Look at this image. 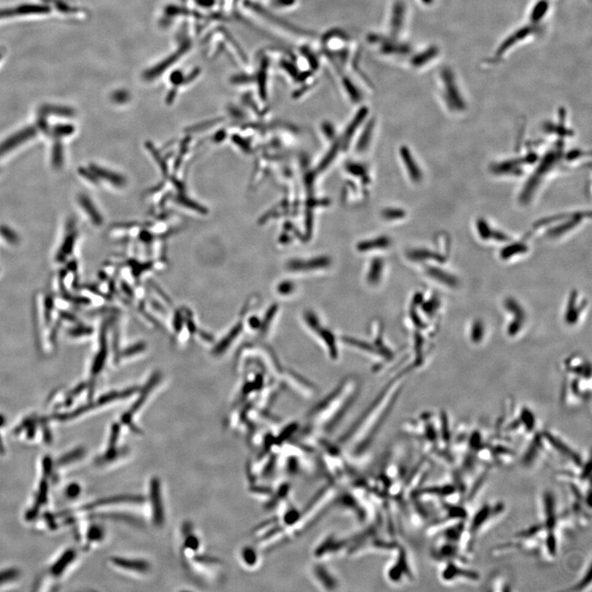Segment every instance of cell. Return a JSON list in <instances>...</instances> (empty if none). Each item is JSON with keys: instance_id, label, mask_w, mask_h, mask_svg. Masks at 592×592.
Returning <instances> with one entry per match:
<instances>
[{"instance_id": "6da1fadb", "label": "cell", "mask_w": 592, "mask_h": 592, "mask_svg": "<svg viewBox=\"0 0 592 592\" xmlns=\"http://www.w3.org/2000/svg\"><path fill=\"white\" fill-rule=\"evenodd\" d=\"M439 80L443 96L448 107L454 110H462L466 107L464 98L460 91L459 85L454 71L450 67H443L439 72Z\"/></svg>"}, {"instance_id": "7a4b0ae2", "label": "cell", "mask_w": 592, "mask_h": 592, "mask_svg": "<svg viewBox=\"0 0 592 592\" xmlns=\"http://www.w3.org/2000/svg\"><path fill=\"white\" fill-rule=\"evenodd\" d=\"M540 26H533L531 24L520 26L507 35L501 42L499 43L494 50V54L491 58L493 62L501 61L507 54L518 46V44L524 42L527 39L534 36L540 32Z\"/></svg>"}, {"instance_id": "3957f363", "label": "cell", "mask_w": 592, "mask_h": 592, "mask_svg": "<svg viewBox=\"0 0 592 592\" xmlns=\"http://www.w3.org/2000/svg\"><path fill=\"white\" fill-rule=\"evenodd\" d=\"M505 309L514 317V319L508 325V334L510 336H515L520 332L526 321V311L519 302L515 298H508L504 302Z\"/></svg>"}, {"instance_id": "277c9868", "label": "cell", "mask_w": 592, "mask_h": 592, "mask_svg": "<svg viewBox=\"0 0 592 592\" xmlns=\"http://www.w3.org/2000/svg\"><path fill=\"white\" fill-rule=\"evenodd\" d=\"M150 499L152 503L153 522L156 527H162L165 522V515L161 497V481L158 478H153L150 482Z\"/></svg>"}, {"instance_id": "5b68a950", "label": "cell", "mask_w": 592, "mask_h": 592, "mask_svg": "<svg viewBox=\"0 0 592 592\" xmlns=\"http://www.w3.org/2000/svg\"><path fill=\"white\" fill-rule=\"evenodd\" d=\"M36 133L37 131L35 128L30 126L23 128L13 135L10 136L9 138L0 143V156H3L11 150L14 149L17 146L26 141L30 140V138L36 135Z\"/></svg>"}, {"instance_id": "8992f818", "label": "cell", "mask_w": 592, "mask_h": 592, "mask_svg": "<svg viewBox=\"0 0 592 592\" xmlns=\"http://www.w3.org/2000/svg\"><path fill=\"white\" fill-rule=\"evenodd\" d=\"M144 497L142 495H133V494H125V495H116V496L107 497L104 499H98L97 501L91 504H86L82 509L83 510H91L99 507L110 505L117 504H142L144 502Z\"/></svg>"}, {"instance_id": "52a82bcc", "label": "cell", "mask_w": 592, "mask_h": 592, "mask_svg": "<svg viewBox=\"0 0 592 592\" xmlns=\"http://www.w3.org/2000/svg\"><path fill=\"white\" fill-rule=\"evenodd\" d=\"M543 436L546 438V439H547V442L552 446L553 448H555V450L561 453V455H563L564 457L570 460L572 462H574L576 466H582L583 462H582L580 456L576 452H574L573 449H571L569 446L567 445L566 443H564L560 438L555 437L550 432H545Z\"/></svg>"}, {"instance_id": "ba28073f", "label": "cell", "mask_w": 592, "mask_h": 592, "mask_svg": "<svg viewBox=\"0 0 592 592\" xmlns=\"http://www.w3.org/2000/svg\"><path fill=\"white\" fill-rule=\"evenodd\" d=\"M550 9V2L549 0H537L532 5L528 15V23L533 26H541Z\"/></svg>"}, {"instance_id": "9c48e42d", "label": "cell", "mask_w": 592, "mask_h": 592, "mask_svg": "<svg viewBox=\"0 0 592 592\" xmlns=\"http://www.w3.org/2000/svg\"><path fill=\"white\" fill-rule=\"evenodd\" d=\"M440 54V49L437 45H431L423 51L415 54L410 63L414 68H420L435 60Z\"/></svg>"}, {"instance_id": "30bf717a", "label": "cell", "mask_w": 592, "mask_h": 592, "mask_svg": "<svg viewBox=\"0 0 592 592\" xmlns=\"http://www.w3.org/2000/svg\"><path fill=\"white\" fill-rule=\"evenodd\" d=\"M406 6L403 1H396L392 10L391 16V30L392 35H397L401 29L403 27L405 19H406Z\"/></svg>"}, {"instance_id": "8fae6325", "label": "cell", "mask_w": 592, "mask_h": 592, "mask_svg": "<svg viewBox=\"0 0 592 592\" xmlns=\"http://www.w3.org/2000/svg\"><path fill=\"white\" fill-rule=\"evenodd\" d=\"M442 577L446 581H452L458 577L469 578L472 581L478 580L479 578V575L476 572L458 568L456 564L452 563H449L448 565H447L446 569L443 570Z\"/></svg>"}, {"instance_id": "7c38bea8", "label": "cell", "mask_w": 592, "mask_h": 592, "mask_svg": "<svg viewBox=\"0 0 592 592\" xmlns=\"http://www.w3.org/2000/svg\"><path fill=\"white\" fill-rule=\"evenodd\" d=\"M111 561L117 567L132 571L146 573L150 569V564L143 560H131L120 557H112Z\"/></svg>"}, {"instance_id": "4fadbf2b", "label": "cell", "mask_w": 592, "mask_h": 592, "mask_svg": "<svg viewBox=\"0 0 592 592\" xmlns=\"http://www.w3.org/2000/svg\"><path fill=\"white\" fill-rule=\"evenodd\" d=\"M578 300V296L576 292H572L570 295V298H569V303H568V307H567L566 311H565V314H564V318H565V322L569 325L576 324L578 321V318L580 317L581 312L583 311V307L579 305L578 307L577 304V302Z\"/></svg>"}, {"instance_id": "5bb4252c", "label": "cell", "mask_w": 592, "mask_h": 592, "mask_svg": "<svg viewBox=\"0 0 592 592\" xmlns=\"http://www.w3.org/2000/svg\"><path fill=\"white\" fill-rule=\"evenodd\" d=\"M328 259L326 258H317L308 261L295 260L289 264V268L293 271H306L307 269L324 268L328 265Z\"/></svg>"}, {"instance_id": "9a60e30c", "label": "cell", "mask_w": 592, "mask_h": 592, "mask_svg": "<svg viewBox=\"0 0 592 592\" xmlns=\"http://www.w3.org/2000/svg\"><path fill=\"white\" fill-rule=\"evenodd\" d=\"M545 509H546V527L550 532L555 527L556 524V517H555V499L551 493H546L544 497Z\"/></svg>"}, {"instance_id": "2e32d148", "label": "cell", "mask_w": 592, "mask_h": 592, "mask_svg": "<svg viewBox=\"0 0 592 592\" xmlns=\"http://www.w3.org/2000/svg\"><path fill=\"white\" fill-rule=\"evenodd\" d=\"M493 513L494 510L489 505L483 506L482 508L476 513L471 524V532H472V534L478 532L480 527H482L483 525L490 519Z\"/></svg>"}, {"instance_id": "e0dca14e", "label": "cell", "mask_w": 592, "mask_h": 592, "mask_svg": "<svg viewBox=\"0 0 592 592\" xmlns=\"http://www.w3.org/2000/svg\"><path fill=\"white\" fill-rule=\"evenodd\" d=\"M75 556H76V552H75L74 550H67L61 556L60 559L52 567V574L54 575V576H59V575H61L62 573L64 571V569L68 567V564H70L72 561H73Z\"/></svg>"}, {"instance_id": "ac0fdd59", "label": "cell", "mask_w": 592, "mask_h": 592, "mask_svg": "<svg viewBox=\"0 0 592 592\" xmlns=\"http://www.w3.org/2000/svg\"><path fill=\"white\" fill-rule=\"evenodd\" d=\"M381 51L386 54H400L405 55L410 52V47L408 44H401V43L387 41L381 47Z\"/></svg>"}, {"instance_id": "d6986e66", "label": "cell", "mask_w": 592, "mask_h": 592, "mask_svg": "<svg viewBox=\"0 0 592 592\" xmlns=\"http://www.w3.org/2000/svg\"><path fill=\"white\" fill-rule=\"evenodd\" d=\"M427 273L433 279L441 282L442 284L445 285L447 287H455L457 286L456 278H453L449 273H444L443 271L434 268H430L429 271H427Z\"/></svg>"}, {"instance_id": "ffe728a7", "label": "cell", "mask_w": 592, "mask_h": 592, "mask_svg": "<svg viewBox=\"0 0 592 592\" xmlns=\"http://www.w3.org/2000/svg\"><path fill=\"white\" fill-rule=\"evenodd\" d=\"M79 202L85 212H86V213L89 215V217H91V221L96 225L101 224V222H102L101 216L97 212L96 208L94 207L93 203H91V200L85 195H81L79 197Z\"/></svg>"}, {"instance_id": "44dd1931", "label": "cell", "mask_w": 592, "mask_h": 592, "mask_svg": "<svg viewBox=\"0 0 592 592\" xmlns=\"http://www.w3.org/2000/svg\"><path fill=\"white\" fill-rule=\"evenodd\" d=\"M389 244V239L386 238V237H380V238L373 239V240H366V241L361 242L357 248L361 252H366V251H370L371 250H374V249L387 248Z\"/></svg>"}, {"instance_id": "7402d4cb", "label": "cell", "mask_w": 592, "mask_h": 592, "mask_svg": "<svg viewBox=\"0 0 592 592\" xmlns=\"http://www.w3.org/2000/svg\"><path fill=\"white\" fill-rule=\"evenodd\" d=\"M401 155L403 159L404 163L406 165V168L408 170L409 174H410V177L413 180H419L420 179V173L419 171L417 166L415 162H414L412 156L410 155L408 150L406 148H402L401 150Z\"/></svg>"}, {"instance_id": "603a6c76", "label": "cell", "mask_w": 592, "mask_h": 592, "mask_svg": "<svg viewBox=\"0 0 592 592\" xmlns=\"http://www.w3.org/2000/svg\"><path fill=\"white\" fill-rule=\"evenodd\" d=\"M119 431H120V427H119V425L114 424L112 428V431H111V435H110L107 452H106L105 455V458L106 460L113 459V458H114L117 456L116 452H115V448H116L118 438L119 437Z\"/></svg>"}, {"instance_id": "cb8c5ba5", "label": "cell", "mask_w": 592, "mask_h": 592, "mask_svg": "<svg viewBox=\"0 0 592 592\" xmlns=\"http://www.w3.org/2000/svg\"><path fill=\"white\" fill-rule=\"evenodd\" d=\"M485 327L483 322L480 320L475 321L471 325V331H470V337H471V341L476 343V344L481 342L485 337Z\"/></svg>"}, {"instance_id": "d4e9b609", "label": "cell", "mask_w": 592, "mask_h": 592, "mask_svg": "<svg viewBox=\"0 0 592 592\" xmlns=\"http://www.w3.org/2000/svg\"><path fill=\"white\" fill-rule=\"evenodd\" d=\"M84 448H77L74 450L71 451V452L66 453L63 455V457H61L58 461V464L63 466V465L70 464L72 462H76L77 460H80L85 455Z\"/></svg>"}, {"instance_id": "484cf974", "label": "cell", "mask_w": 592, "mask_h": 592, "mask_svg": "<svg viewBox=\"0 0 592 592\" xmlns=\"http://www.w3.org/2000/svg\"><path fill=\"white\" fill-rule=\"evenodd\" d=\"M463 531H464V523L459 522L455 527H451L446 530L443 533V536L447 539V541L452 542V543H456L458 540L461 539Z\"/></svg>"}, {"instance_id": "4316f807", "label": "cell", "mask_w": 592, "mask_h": 592, "mask_svg": "<svg viewBox=\"0 0 592 592\" xmlns=\"http://www.w3.org/2000/svg\"><path fill=\"white\" fill-rule=\"evenodd\" d=\"M366 114L367 110L365 109V108H363V109H361V110H359V112H358L356 117H355V118L354 119V120L351 122L350 127L348 128L347 130H346V132H345V140L346 141V142L350 140V138H351V136L353 135V133H354V131L356 130L357 128H358V127H359V124H360V123L363 121V119H364V117L366 116Z\"/></svg>"}, {"instance_id": "83f0119b", "label": "cell", "mask_w": 592, "mask_h": 592, "mask_svg": "<svg viewBox=\"0 0 592 592\" xmlns=\"http://www.w3.org/2000/svg\"><path fill=\"white\" fill-rule=\"evenodd\" d=\"M75 240H76V233L75 232H72V233L67 236L65 240L63 241L62 247H61L60 252L58 254V259L59 260H63V259H65V256L70 254L72 248H73V245H74Z\"/></svg>"}, {"instance_id": "f1b7e54d", "label": "cell", "mask_w": 592, "mask_h": 592, "mask_svg": "<svg viewBox=\"0 0 592 592\" xmlns=\"http://www.w3.org/2000/svg\"><path fill=\"white\" fill-rule=\"evenodd\" d=\"M438 555L442 559H456L458 555V549L455 543L449 542L443 545L438 550Z\"/></svg>"}, {"instance_id": "f546056e", "label": "cell", "mask_w": 592, "mask_h": 592, "mask_svg": "<svg viewBox=\"0 0 592 592\" xmlns=\"http://www.w3.org/2000/svg\"><path fill=\"white\" fill-rule=\"evenodd\" d=\"M91 170L92 172L96 175H98L99 177H101L102 179L107 180L110 182L114 183V184H119L120 183V178H118V175H114L113 173H110L108 170L105 169L100 168L98 166H91Z\"/></svg>"}, {"instance_id": "4dcf8cb0", "label": "cell", "mask_w": 592, "mask_h": 592, "mask_svg": "<svg viewBox=\"0 0 592 592\" xmlns=\"http://www.w3.org/2000/svg\"><path fill=\"white\" fill-rule=\"evenodd\" d=\"M63 147L60 142H56L54 143L52 152V164L55 168H59L63 165Z\"/></svg>"}, {"instance_id": "1f68e13d", "label": "cell", "mask_w": 592, "mask_h": 592, "mask_svg": "<svg viewBox=\"0 0 592 592\" xmlns=\"http://www.w3.org/2000/svg\"><path fill=\"white\" fill-rule=\"evenodd\" d=\"M521 423H522L525 426V429L528 430V431H532L535 428V424H536V420H535V416L531 410L528 409H524L522 410V414H521Z\"/></svg>"}, {"instance_id": "d6a6232c", "label": "cell", "mask_w": 592, "mask_h": 592, "mask_svg": "<svg viewBox=\"0 0 592 592\" xmlns=\"http://www.w3.org/2000/svg\"><path fill=\"white\" fill-rule=\"evenodd\" d=\"M343 84L345 86V91L353 101L359 102V100H361V95L359 93V90L349 78H344Z\"/></svg>"}, {"instance_id": "836d02e7", "label": "cell", "mask_w": 592, "mask_h": 592, "mask_svg": "<svg viewBox=\"0 0 592 592\" xmlns=\"http://www.w3.org/2000/svg\"><path fill=\"white\" fill-rule=\"evenodd\" d=\"M20 575L18 569H9L0 572V585L16 580Z\"/></svg>"}, {"instance_id": "e575fe53", "label": "cell", "mask_w": 592, "mask_h": 592, "mask_svg": "<svg viewBox=\"0 0 592 592\" xmlns=\"http://www.w3.org/2000/svg\"><path fill=\"white\" fill-rule=\"evenodd\" d=\"M104 536H105L104 530L99 526H91L87 531V534H86L87 540L91 542L101 541Z\"/></svg>"}, {"instance_id": "d590c367", "label": "cell", "mask_w": 592, "mask_h": 592, "mask_svg": "<svg viewBox=\"0 0 592 592\" xmlns=\"http://www.w3.org/2000/svg\"><path fill=\"white\" fill-rule=\"evenodd\" d=\"M466 515H467V513H466V510L461 507L452 506L450 508H448V518L452 520H462L466 518Z\"/></svg>"}, {"instance_id": "8d00e7d4", "label": "cell", "mask_w": 592, "mask_h": 592, "mask_svg": "<svg viewBox=\"0 0 592 592\" xmlns=\"http://www.w3.org/2000/svg\"><path fill=\"white\" fill-rule=\"evenodd\" d=\"M73 132L74 127L71 124H57L56 126H54L52 129V133L58 137L70 135Z\"/></svg>"}, {"instance_id": "74e56055", "label": "cell", "mask_w": 592, "mask_h": 592, "mask_svg": "<svg viewBox=\"0 0 592 592\" xmlns=\"http://www.w3.org/2000/svg\"><path fill=\"white\" fill-rule=\"evenodd\" d=\"M0 234L2 235L5 240H7L8 242L12 243V244H15L18 241V237H17V235L15 233V231H12V229H10L7 226H1Z\"/></svg>"}, {"instance_id": "f35d334b", "label": "cell", "mask_w": 592, "mask_h": 592, "mask_svg": "<svg viewBox=\"0 0 592 592\" xmlns=\"http://www.w3.org/2000/svg\"><path fill=\"white\" fill-rule=\"evenodd\" d=\"M381 270H382V263L379 260H374L371 265L369 274H368V280L371 282H374V281L376 282L378 280L379 278L378 277V274L380 273Z\"/></svg>"}, {"instance_id": "ab89813d", "label": "cell", "mask_w": 592, "mask_h": 592, "mask_svg": "<svg viewBox=\"0 0 592 592\" xmlns=\"http://www.w3.org/2000/svg\"><path fill=\"white\" fill-rule=\"evenodd\" d=\"M372 128L373 126L369 125L365 128L364 133L362 134L361 138L359 139V143H358V149L364 150L368 146V142H369L371 138V134H372Z\"/></svg>"}, {"instance_id": "60d3db41", "label": "cell", "mask_w": 592, "mask_h": 592, "mask_svg": "<svg viewBox=\"0 0 592 592\" xmlns=\"http://www.w3.org/2000/svg\"><path fill=\"white\" fill-rule=\"evenodd\" d=\"M546 546H547V550H548L549 554L551 556H555L557 552V541H556V537H555L554 532H550L547 536V541H546Z\"/></svg>"}, {"instance_id": "b9f144b4", "label": "cell", "mask_w": 592, "mask_h": 592, "mask_svg": "<svg viewBox=\"0 0 592 592\" xmlns=\"http://www.w3.org/2000/svg\"><path fill=\"white\" fill-rule=\"evenodd\" d=\"M404 215L405 214L402 210H398L395 208H388L382 212V217L387 220L399 219L403 217Z\"/></svg>"}, {"instance_id": "7bdbcfd3", "label": "cell", "mask_w": 592, "mask_h": 592, "mask_svg": "<svg viewBox=\"0 0 592 592\" xmlns=\"http://www.w3.org/2000/svg\"><path fill=\"white\" fill-rule=\"evenodd\" d=\"M469 442H470V446L472 449H475V450L481 449L482 442H481V435L479 432H474L473 434H471Z\"/></svg>"}, {"instance_id": "ee69618b", "label": "cell", "mask_w": 592, "mask_h": 592, "mask_svg": "<svg viewBox=\"0 0 592 592\" xmlns=\"http://www.w3.org/2000/svg\"><path fill=\"white\" fill-rule=\"evenodd\" d=\"M264 67L262 68V71L260 72V91H261L262 96L265 97L266 96V79H267V64L264 63Z\"/></svg>"}, {"instance_id": "f6af8a7d", "label": "cell", "mask_w": 592, "mask_h": 592, "mask_svg": "<svg viewBox=\"0 0 592 592\" xmlns=\"http://www.w3.org/2000/svg\"><path fill=\"white\" fill-rule=\"evenodd\" d=\"M80 492H81V488H80V485H77V484H75V483H73V484H71L70 485H68V487L67 488V490H66L67 495H68V498H70V499H75V498H77V497L79 495Z\"/></svg>"}, {"instance_id": "bcb514c9", "label": "cell", "mask_w": 592, "mask_h": 592, "mask_svg": "<svg viewBox=\"0 0 592 592\" xmlns=\"http://www.w3.org/2000/svg\"><path fill=\"white\" fill-rule=\"evenodd\" d=\"M194 560H196L197 562L202 563V564H210L219 563L218 559L212 557V556H208V555H198L194 557Z\"/></svg>"}, {"instance_id": "7dc6e473", "label": "cell", "mask_w": 592, "mask_h": 592, "mask_svg": "<svg viewBox=\"0 0 592 592\" xmlns=\"http://www.w3.org/2000/svg\"><path fill=\"white\" fill-rule=\"evenodd\" d=\"M47 114H54L57 115H60V116H71L72 113L71 110L68 109H64V108H57V109H45V112Z\"/></svg>"}, {"instance_id": "c3c4849f", "label": "cell", "mask_w": 592, "mask_h": 592, "mask_svg": "<svg viewBox=\"0 0 592 592\" xmlns=\"http://www.w3.org/2000/svg\"><path fill=\"white\" fill-rule=\"evenodd\" d=\"M302 53L304 54L306 58L308 59V63H310L311 67L313 69H317L318 68V63H317V58L312 54V52L309 51L308 49H302Z\"/></svg>"}, {"instance_id": "681fc988", "label": "cell", "mask_w": 592, "mask_h": 592, "mask_svg": "<svg viewBox=\"0 0 592 592\" xmlns=\"http://www.w3.org/2000/svg\"><path fill=\"white\" fill-rule=\"evenodd\" d=\"M282 67L284 68L285 70L287 71L289 74L292 75V77H296L298 76V70L297 68L295 67L294 64H292L290 62L287 61H282Z\"/></svg>"}, {"instance_id": "f907efd6", "label": "cell", "mask_w": 592, "mask_h": 592, "mask_svg": "<svg viewBox=\"0 0 592 592\" xmlns=\"http://www.w3.org/2000/svg\"><path fill=\"white\" fill-rule=\"evenodd\" d=\"M185 546L187 548L191 549L192 550H198V546H199L198 539L194 536H188L186 541H185Z\"/></svg>"}, {"instance_id": "816d5d0a", "label": "cell", "mask_w": 592, "mask_h": 592, "mask_svg": "<svg viewBox=\"0 0 592 592\" xmlns=\"http://www.w3.org/2000/svg\"><path fill=\"white\" fill-rule=\"evenodd\" d=\"M52 471V460L50 457H44L43 459V473L44 476L47 477L51 474Z\"/></svg>"}, {"instance_id": "f5cc1de1", "label": "cell", "mask_w": 592, "mask_h": 592, "mask_svg": "<svg viewBox=\"0 0 592 592\" xmlns=\"http://www.w3.org/2000/svg\"><path fill=\"white\" fill-rule=\"evenodd\" d=\"M591 579H592V573H591V568H589L587 575L583 578V580L581 581L580 583L577 584L576 588H574V590H582L583 588L587 587L588 584H590Z\"/></svg>"}, {"instance_id": "db71d44e", "label": "cell", "mask_w": 592, "mask_h": 592, "mask_svg": "<svg viewBox=\"0 0 592 592\" xmlns=\"http://www.w3.org/2000/svg\"><path fill=\"white\" fill-rule=\"evenodd\" d=\"M79 172L82 176H84V177H86L87 180H90L91 182H96V175L93 172H91L90 170H87L83 168L80 169Z\"/></svg>"}, {"instance_id": "11a10c76", "label": "cell", "mask_w": 592, "mask_h": 592, "mask_svg": "<svg viewBox=\"0 0 592 592\" xmlns=\"http://www.w3.org/2000/svg\"><path fill=\"white\" fill-rule=\"evenodd\" d=\"M296 0H274V3L278 7H288L296 3Z\"/></svg>"}, {"instance_id": "9f6ffc18", "label": "cell", "mask_w": 592, "mask_h": 592, "mask_svg": "<svg viewBox=\"0 0 592 592\" xmlns=\"http://www.w3.org/2000/svg\"><path fill=\"white\" fill-rule=\"evenodd\" d=\"M43 434H44V443H47V444H49V443H51L52 435L49 429H47V427L46 428H44V430H43Z\"/></svg>"}, {"instance_id": "6f0895ef", "label": "cell", "mask_w": 592, "mask_h": 592, "mask_svg": "<svg viewBox=\"0 0 592 592\" xmlns=\"http://www.w3.org/2000/svg\"><path fill=\"white\" fill-rule=\"evenodd\" d=\"M4 452V445H3V443H2V438H1V437H0V453H1V454H3Z\"/></svg>"}, {"instance_id": "680465c9", "label": "cell", "mask_w": 592, "mask_h": 592, "mask_svg": "<svg viewBox=\"0 0 592 592\" xmlns=\"http://www.w3.org/2000/svg\"><path fill=\"white\" fill-rule=\"evenodd\" d=\"M420 1L425 5H431L434 2V0H420Z\"/></svg>"}, {"instance_id": "91938a15", "label": "cell", "mask_w": 592, "mask_h": 592, "mask_svg": "<svg viewBox=\"0 0 592 592\" xmlns=\"http://www.w3.org/2000/svg\"><path fill=\"white\" fill-rule=\"evenodd\" d=\"M5 424V418L3 415H0V427H2Z\"/></svg>"}]
</instances>
